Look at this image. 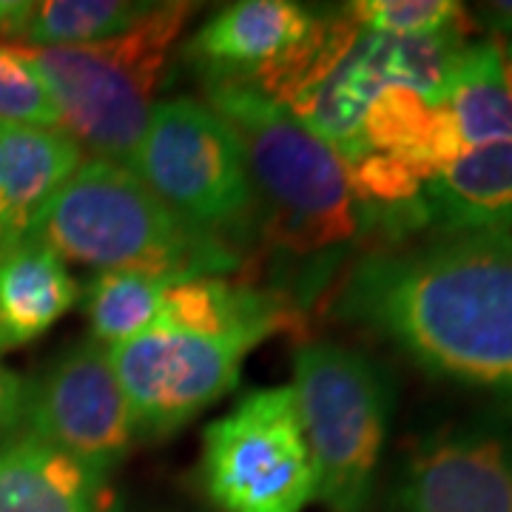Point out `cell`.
Returning <instances> with one entry per match:
<instances>
[{
  "label": "cell",
  "instance_id": "e0dca14e",
  "mask_svg": "<svg viewBox=\"0 0 512 512\" xmlns=\"http://www.w3.org/2000/svg\"><path fill=\"white\" fill-rule=\"evenodd\" d=\"M362 148L365 154L399 157L416 168L424 183L464 151L450 109L444 103L433 106L402 86L384 89L370 106L362 126Z\"/></svg>",
  "mask_w": 512,
  "mask_h": 512
},
{
  "label": "cell",
  "instance_id": "cb8c5ba5",
  "mask_svg": "<svg viewBox=\"0 0 512 512\" xmlns=\"http://www.w3.org/2000/svg\"><path fill=\"white\" fill-rule=\"evenodd\" d=\"M470 18L476 20L478 29H484L495 40L512 37V0H490V3H476Z\"/></svg>",
  "mask_w": 512,
  "mask_h": 512
},
{
  "label": "cell",
  "instance_id": "d4e9b609",
  "mask_svg": "<svg viewBox=\"0 0 512 512\" xmlns=\"http://www.w3.org/2000/svg\"><path fill=\"white\" fill-rule=\"evenodd\" d=\"M498 52H501V77H504V86L512 97V37L498 40Z\"/></svg>",
  "mask_w": 512,
  "mask_h": 512
},
{
  "label": "cell",
  "instance_id": "5bb4252c",
  "mask_svg": "<svg viewBox=\"0 0 512 512\" xmlns=\"http://www.w3.org/2000/svg\"><path fill=\"white\" fill-rule=\"evenodd\" d=\"M424 205L433 237L510 234L512 143L464 148L424 183Z\"/></svg>",
  "mask_w": 512,
  "mask_h": 512
},
{
  "label": "cell",
  "instance_id": "9c48e42d",
  "mask_svg": "<svg viewBox=\"0 0 512 512\" xmlns=\"http://www.w3.org/2000/svg\"><path fill=\"white\" fill-rule=\"evenodd\" d=\"M333 12L291 0H239L205 20L180 49L202 86H248L279 106L325 52Z\"/></svg>",
  "mask_w": 512,
  "mask_h": 512
},
{
  "label": "cell",
  "instance_id": "d6986e66",
  "mask_svg": "<svg viewBox=\"0 0 512 512\" xmlns=\"http://www.w3.org/2000/svg\"><path fill=\"white\" fill-rule=\"evenodd\" d=\"M151 9L134 0H46L20 3L9 43L26 49L89 46L128 32Z\"/></svg>",
  "mask_w": 512,
  "mask_h": 512
},
{
  "label": "cell",
  "instance_id": "603a6c76",
  "mask_svg": "<svg viewBox=\"0 0 512 512\" xmlns=\"http://www.w3.org/2000/svg\"><path fill=\"white\" fill-rule=\"evenodd\" d=\"M32 382L0 362V450L26 436Z\"/></svg>",
  "mask_w": 512,
  "mask_h": 512
},
{
  "label": "cell",
  "instance_id": "2e32d148",
  "mask_svg": "<svg viewBox=\"0 0 512 512\" xmlns=\"http://www.w3.org/2000/svg\"><path fill=\"white\" fill-rule=\"evenodd\" d=\"M109 484L35 436L0 450V512H109Z\"/></svg>",
  "mask_w": 512,
  "mask_h": 512
},
{
  "label": "cell",
  "instance_id": "7a4b0ae2",
  "mask_svg": "<svg viewBox=\"0 0 512 512\" xmlns=\"http://www.w3.org/2000/svg\"><path fill=\"white\" fill-rule=\"evenodd\" d=\"M202 92L242 146L262 245L308 262L296 288L302 311V296L319 291L333 268L350 259L353 242H365L348 163L265 94L228 83L202 86Z\"/></svg>",
  "mask_w": 512,
  "mask_h": 512
},
{
  "label": "cell",
  "instance_id": "3957f363",
  "mask_svg": "<svg viewBox=\"0 0 512 512\" xmlns=\"http://www.w3.org/2000/svg\"><path fill=\"white\" fill-rule=\"evenodd\" d=\"M32 242L97 271L183 282L228 276L245 256L174 214L131 168L86 157L35 222Z\"/></svg>",
  "mask_w": 512,
  "mask_h": 512
},
{
  "label": "cell",
  "instance_id": "8992f818",
  "mask_svg": "<svg viewBox=\"0 0 512 512\" xmlns=\"http://www.w3.org/2000/svg\"><path fill=\"white\" fill-rule=\"evenodd\" d=\"M131 171L174 214L242 256L262 245L242 146L205 100L154 103Z\"/></svg>",
  "mask_w": 512,
  "mask_h": 512
},
{
  "label": "cell",
  "instance_id": "44dd1931",
  "mask_svg": "<svg viewBox=\"0 0 512 512\" xmlns=\"http://www.w3.org/2000/svg\"><path fill=\"white\" fill-rule=\"evenodd\" d=\"M348 12L362 29L387 37H430L473 26L456 0H356Z\"/></svg>",
  "mask_w": 512,
  "mask_h": 512
},
{
  "label": "cell",
  "instance_id": "4fadbf2b",
  "mask_svg": "<svg viewBox=\"0 0 512 512\" xmlns=\"http://www.w3.org/2000/svg\"><path fill=\"white\" fill-rule=\"evenodd\" d=\"M157 322L202 336L242 339L256 348L279 330L299 328L302 311L282 293L228 282L225 276H200L165 288Z\"/></svg>",
  "mask_w": 512,
  "mask_h": 512
},
{
  "label": "cell",
  "instance_id": "5b68a950",
  "mask_svg": "<svg viewBox=\"0 0 512 512\" xmlns=\"http://www.w3.org/2000/svg\"><path fill=\"white\" fill-rule=\"evenodd\" d=\"M293 399L328 512H370L382 484L399 382L384 359L316 339L293 350Z\"/></svg>",
  "mask_w": 512,
  "mask_h": 512
},
{
  "label": "cell",
  "instance_id": "6da1fadb",
  "mask_svg": "<svg viewBox=\"0 0 512 512\" xmlns=\"http://www.w3.org/2000/svg\"><path fill=\"white\" fill-rule=\"evenodd\" d=\"M330 316L433 379L512 402V231L365 251L348 262Z\"/></svg>",
  "mask_w": 512,
  "mask_h": 512
},
{
  "label": "cell",
  "instance_id": "7402d4cb",
  "mask_svg": "<svg viewBox=\"0 0 512 512\" xmlns=\"http://www.w3.org/2000/svg\"><path fill=\"white\" fill-rule=\"evenodd\" d=\"M0 123L60 128L52 94L23 46L0 43Z\"/></svg>",
  "mask_w": 512,
  "mask_h": 512
},
{
  "label": "cell",
  "instance_id": "ac0fdd59",
  "mask_svg": "<svg viewBox=\"0 0 512 512\" xmlns=\"http://www.w3.org/2000/svg\"><path fill=\"white\" fill-rule=\"evenodd\" d=\"M444 106L464 148L512 143V97L501 77L498 40H476L461 52Z\"/></svg>",
  "mask_w": 512,
  "mask_h": 512
},
{
  "label": "cell",
  "instance_id": "ba28073f",
  "mask_svg": "<svg viewBox=\"0 0 512 512\" xmlns=\"http://www.w3.org/2000/svg\"><path fill=\"white\" fill-rule=\"evenodd\" d=\"M379 512H512V402L444 419L404 441Z\"/></svg>",
  "mask_w": 512,
  "mask_h": 512
},
{
  "label": "cell",
  "instance_id": "484cf974",
  "mask_svg": "<svg viewBox=\"0 0 512 512\" xmlns=\"http://www.w3.org/2000/svg\"><path fill=\"white\" fill-rule=\"evenodd\" d=\"M109 512H123V510H117V507H109Z\"/></svg>",
  "mask_w": 512,
  "mask_h": 512
},
{
  "label": "cell",
  "instance_id": "52a82bcc",
  "mask_svg": "<svg viewBox=\"0 0 512 512\" xmlns=\"http://www.w3.org/2000/svg\"><path fill=\"white\" fill-rule=\"evenodd\" d=\"M197 478L220 512H305L316 467L291 384L251 390L211 421Z\"/></svg>",
  "mask_w": 512,
  "mask_h": 512
},
{
  "label": "cell",
  "instance_id": "8fae6325",
  "mask_svg": "<svg viewBox=\"0 0 512 512\" xmlns=\"http://www.w3.org/2000/svg\"><path fill=\"white\" fill-rule=\"evenodd\" d=\"M26 433L109 484L137 436L106 345L92 336L77 339L32 379Z\"/></svg>",
  "mask_w": 512,
  "mask_h": 512
},
{
  "label": "cell",
  "instance_id": "277c9868",
  "mask_svg": "<svg viewBox=\"0 0 512 512\" xmlns=\"http://www.w3.org/2000/svg\"><path fill=\"white\" fill-rule=\"evenodd\" d=\"M197 3H151L128 32L89 43L26 49L52 94L60 128L83 151L131 168L146 134L151 100L168 69L171 49Z\"/></svg>",
  "mask_w": 512,
  "mask_h": 512
},
{
  "label": "cell",
  "instance_id": "9a60e30c",
  "mask_svg": "<svg viewBox=\"0 0 512 512\" xmlns=\"http://www.w3.org/2000/svg\"><path fill=\"white\" fill-rule=\"evenodd\" d=\"M80 299V285L60 256L26 239L0 259V356L52 330Z\"/></svg>",
  "mask_w": 512,
  "mask_h": 512
},
{
  "label": "cell",
  "instance_id": "30bf717a",
  "mask_svg": "<svg viewBox=\"0 0 512 512\" xmlns=\"http://www.w3.org/2000/svg\"><path fill=\"white\" fill-rule=\"evenodd\" d=\"M254 345L202 336L154 322L146 333L109 348L137 441H165L231 393Z\"/></svg>",
  "mask_w": 512,
  "mask_h": 512
},
{
  "label": "cell",
  "instance_id": "ffe728a7",
  "mask_svg": "<svg viewBox=\"0 0 512 512\" xmlns=\"http://www.w3.org/2000/svg\"><path fill=\"white\" fill-rule=\"evenodd\" d=\"M171 279L143 271H97L86 279L83 313L89 319V336L94 342L114 348L146 333L163 308L165 288Z\"/></svg>",
  "mask_w": 512,
  "mask_h": 512
},
{
  "label": "cell",
  "instance_id": "7c38bea8",
  "mask_svg": "<svg viewBox=\"0 0 512 512\" xmlns=\"http://www.w3.org/2000/svg\"><path fill=\"white\" fill-rule=\"evenodd\" d=\"M83 160V148L63 128L0 123V259L29 239Z\"/></svg>",
  "mask_w": 512,
  "mask_h": 512
}]
</instances>
